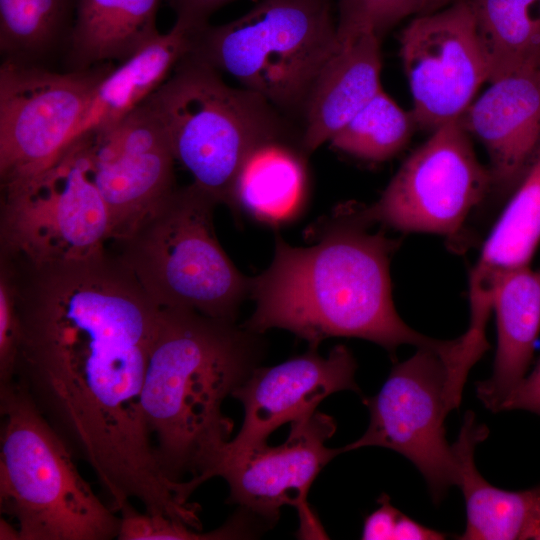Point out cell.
I'll list each match as a JSON object with an SVG mask.
<instances>
[{
  "label": "cell",
  "instance_id": "6da1fadb",
  "mask_svg": "<svg viewBox=\"0 0 540 540\" xmlns=\"http://www.w3.org/2000/svg\"><path fill=\"white\" fill-rule=\"evenodd\" d=\"M15 380L120 512L194 525L198 505L163 473L141 403L159 307L117 259L98 256L33 269L16 287Z\"/></svg>",
  "mask_w": 540,
  "mask_h": 540
},
{
  "label": "cell",
  "instance_id": "7a4b0ae2",
  "mask_svg": "<svg viewBox=\"0 0 540 540\" xmlns=\"http://www.w3.org/2000/svg\"><path fill=\"white\" fill-rule=\"evenodd\" d=\"M365 229L336 216L315 245L296 247L276 236L270 266L250 278L255 310L243 326L257 334L285 329L314 349L330 337L365 339L391 353L410 344L432 349L450 363L458 339L425 336L395 309L390 258L399 242Z\"/></svg>",
  "mask_w": 540,
  "mask_h": 540
},
{
  "label": "cell",
  "instance_id": "3957f363",
  "mask_svg": "<svg viewBox=\"0 0 540 540\" xmlns=\"http://www.w3.org/2000/svg\"><path fill=\"white\" fill-rule=\"evenodd\" d=\"M235 321L159 308L141 403L165 476L190 494L210 479L230 441L225 398L257 367L262 342Z\"/></svg>",
  "mask_w": 540,
  "mask_h": 540
},
{
  "label": "cell",
  "instance_id": "277c9868",
  "mask_svg": "<svg viewBox=\"0 0 540 540\" xmlns=\"http://www.w3.org/2000/svg\"><path fill=\"white\" fill-rule=\"evenodd\" d=\"M0 413V508L16 520L19 540L117 538L121 517L15 379L0 384Z\"/></svg>",
  "mask_w": 540,
  "mask_h": 540
},
{
  "label": "cell",
  "instance_id": "5b68a950",
  "mask_svg": "<svg viewBox=\"0 0 540 540\" xmlns=\"http://www.w3.org/2000/svg\"><path fill=\"white\" fill-rule=\"evenodd\" d=\"M163 128L175 160L193 184L230 205L236 176L260 144L280 139L273 106L227 85L219 71L189 53L143 102Z\"/></svg>",
  "mask_w": 540,
  "mask_h": 540
},
{
  "label": "cell",
  "instance_id": "8992f818",
  "mask_svg": "<svg viewBox=\"0 0 540 540\" xmlns=\"http://www.w3.org/2000/svg\"><path fill=\"white\" fill-rule=\"evenodd\" d=\"M218 203L193 183L175 188L123 241L118 254L159 308L235 321L250 278L233 264L213 227Z\"/></svg>",
  "mask_w": 540,
  "mask_h": 540
},
{
  "label": "cell",
  "instance_id": "52a82bcc",
  "mask_svg": "<svg viewBox=\"0 0 540 540\" xmlns=\"http://www.w3.org/2000/svg\"><path fill=\"white\" fill-rule=\"evenodd\" d=\"M337 42L331 0H261L231 22L199 29L190 53L272 106L304 110Z\"/></svg>",
  "mask_w": 540,
  "mask_h": 540
},
{
  "label": "cell",
  "instance_id": "ba28073f",
  "mask_svg": "<svg viewBox=\"0 0 540 540\" xmlns=\"http://www.w3.org/2000/svg\"><path fill=\"white\" fill-rule=\"evenodd\" d=\"M1 254L34 265L105 250L111 224L78 135L38 172L1 183Z\"/></svg>",
  "mask_w": 540,
  "mask_h": 540
},
{
  "label": "cell",
  "instance_id": "9c48e42d",
  "mask_svg": "<svg viewBox=\"0 0 540 540\" xmlns=\"http://www.w3.org/2000/svg\"><path fill=\"white\" fill-rule=\"evenodd\" d=\"M493 186L460 120L432 131L403 162L374 203L344 209L340 217L362 227L380 223L404 233H430L463 250L465 225Z\"/></svg>",
  "mask_w": 540,
  "mask_h": 540
},
{
  "label": "cell",
  "instance_id": "30bf717a",
  "mask_svg": "<svg viewBox=\"0 0 540 540\" xmlns=\"http://www.w3.org/2000/svg\"><path fill=\"white\" fill-rule=\"evenodd\" d=\"M111 69L95 65L60 73L43 65L2 61L1 183L43 169L78 136L95 91Z\"/></svg>",
  "mask_w": 540,
  "mask_h": 540
},
{
  "label": "cell",
  "instance_id": "8fae6325",
  "mask_svg": "<svg viewBox=\"0 0 540 540\" xmlns=\"http://www.w3.org/2000/svg\"><path fill=\"white\" fill-rule=\"evenodd\" d=\"M447 365L429 348L391 370L380 391L363 398L370 413L366 432L342 452L369 446L396 451L410 460L439 502L457 485L459 473L452 445L445 437Z\"/></svg>",
  "mask_w": 540,
  "mask_h": 540
},
{
  "label": "cell",
  "instance_id": "7c38bea8",
  "mask_svg": "<svg viewBox=\"0 0 540 540\" xmlns=\"http://www.w3.org/2000/svg\"><path fill=\"white\" fill-rule=\"evenodd\" d=\"M400 56L413 99L416 126L435 130L459 119L489 82L472 7L455 0L420 14L400 35Z\"/></svg>",
  "mask_w": 540,
  "mask_h": 540
},
{
  "label": "cell",
  "instance_id": "4fadbf2b",
  "mask_svg": "<svg viewBox=\"0 0 540 540\" xmlns=\"http://www.w3.org/2000/svg\"><path fill=\"white\" fill-rule=\"evenodd\" d=\"M335 430L331 416L315 411L292 422L288 438L279 446L236 449L227 443L210 478L225 479L228 501L267 524L277 521L282 506H294L300 518V534L319 538L324 531L308 505L307 495L322 468L343 453L342 448L326 446Z\"/></svg>",
  "mask_w": 540,
  "mask_h": 540
},
{
  "label": "cell",
  "instance_id": "5bb4252c",
  "mask_svg": "<svg viewBox=\"0 0 540 540\" xmlns=\"http://www.w3.org/2000/svg\"><path fill=\"white\" fill-rule=\"evenodd\" d=\"M80 135L109 213L110 240L119 243L176 188L175 158L163 128L143 103L113 125Z\"/></svg>",
  "mask_w": 540,
  "mask_h": 540
},
{
  "label": "cell",
  "instance_id": "9a60e30c",
  "mask_svg": "<svg viewBox=\"0 0 540 540\" xmlns=\"http://www.w3.org/2000/svg\"><path fill=\"white\" fill-rule=\"evenodd\" d=\"M356 367L344 345L335 346L326 357L310 348L281 364L256 367L231 394L242 403L244 419L229 446L245 449L265 445L275 429L314 413L330 394L343 390L359 393Z\"/></svg>",
  "mask_w": 540,
  "mask_h": 540
},
{
  "label": "cell",
  "instance_id": "2e32d148",
  "mask_svg": "<svg viewBox=\"0 0 540 540\" xmlns=\"http://www.w3.org/2000/svg\"><path fill=\"white\" fill-rule=\"evenodd\" d=\"M459 118L485 147L493 186L516 188L540 151V69L499 77Z\"/></svg>",
  "mask_w": 540,
  "mask_h": 540
},
{
  "label": "cell",
  "instance_id": "e0dca14e",
  "mask_svg": "<svg viewBox=\"0 0 540 540\" xmlns=\"http://www.w3.org/2000/svg\"><path fill=\"white\" fill-rule=\"evenodd\" d=\"M337 38L304 108L302 147L308 153L329 141L382 89L380 38L367 29Z\"/></svg>",
  "mask_w": 540,
  "mask_h": 540
},
{
  "label": "cell",
  "instance_id": "ac0fdd59",
  "mask_svg": "<svg viewBox=\"0 0 540 540\" xmlns=\"http://www.w3.org/2000/svg\"><path fill=\"white\" fill-rule=\"evenodd\" d=\"M540 243V151L485 240L469 277V328L486 331L498 277L529 266Z\"/></svg>",
  "mask_w": 540,
  "mask_h": 540
},
{
  "label": "cell",
  "instance_id": "d6986e66",
  "mask_svg": "<svg viewBox=\"0 0 540 540\" xmlns=\"http://www.w3.org/2000/svg\"><path fill=\"white\" fill-rule=\"evenodd\" d=\"M497 349L492 376L476 384L478 398L493 412L525 377L540 334V269L501 274L495 285Z\"/></svg>",
  "mask_w": 540,
  "mask_h": 540
},
{
  "label": "cell",
  "instance_id": "ffe728a7",
  "mask_svg": "<svg viewBox=\"0 0 540 540\" xmlns=\"http://www.w3.org/2000/svg\"><path fill=\"white\" fill-rule=\"evenodd\" d=\"M488 434V428L477 424L474 413L467 411L458 438L452 445L458 466V486L467 510V525L460 539H528L540 504V488L507 491L482 477L475 466L474 451Z\"/></svg>",
  "mask_w": 540,
  "mask_h": 540
},
{
  "label": "cell",
  "instance_id": "44dd1931",
  "mask_svg": "<svg viewBox=\"0 0 540 540\" xmlns=\"http://www.w3.org/2000/svg\"><path fill=\"white\" fill-rule=\"evenodd\" d=\"M160 0H78L66 48L70 70L123 62L160 35Z\"/></svg>",
  "mask_w": 540,
  "mask_h": 540
},
{
  "label": "cell",
  "instance_id": "7402d4cb",
  "mask_svg": "<svg viewBox=\"0 0 540 540\" xmlns=\"http://www.w3.org/2000/svg\"><path fill=\"white\" fill-rule=\"evenodd\" d=\"M197 30L175 21L167 33L111 69L99 83L78 135L111 126L139 106L192 51Z\"/></svg>",
  "mask_w": 540,
  "mask_h": 540
},
{
  "label": "cell",
  "instance_id": "603a6c76",
  "mask_svg": "<svg viewBox=\"0 0 540 540\" xmlns=\"http://www.w3.org/2000/svg\"><path fill=\"white\" fill-rule=\"evenodd\" d=\"M308 192L305 163L280 139L257 146L243 162L230 207L260 223L280 225L301 213Z\"/></svg>",
  "mask_w": 540,
  "mask_h": 540
},
{
  "label": "cell",
  "instance_id": "cb8c5ba5",
  "mask_svg": "<svg viewBox=\"0 0 540 540\" xmlns=\"http://www.w3.org/2000/svg\"><path fill=\"white\" fill-rule=\"evenodd\" d=\"M489 66V82L540 69V0H468Z\"/></svg>",
  "mask_w": 540,
  "mask_h": 540
},
{
  "label": "cell",
  "instance_id": "d4e9b609",
  "mask_svg": "<svg viewBox=\"0 0 540 540\" xmlns=\"http://www.w3.org/2000/svg\"><path fill=\"white\" fill-rule=\"evenodd\" d=\"M78 0H0L2 61L42 65L67 48Z\"/></svg>",
  "mask_w": 540,
  "mask_h": 540
},
{
  "label": "cell",
  "instance_id": "484cf974",
  "mask_svg": "<svg viewBox=\"0 0 540 540\" xmlns=\"http://www.w3.org/2000/svg\"><path fill=\"white\" fill-rule=\"evenodd\" d=\"M416 123L383 89L329 140L336 149L369 161H384L408 143Z\"/></svg>",
  "mask_w": 540,
  "mask_h": 540
},
{
  "label": "cell",
  "instance_id": "4316f807",
  "mask_svg": "<svg viewBox=\"0 0 540 540\" xmlns=\"http://www.w3.org/2000/svg\"><path fill=\"white\" fill-rule=\"evenodd\" d=\"M119 540H199L224 539L244 535V518L239 514L223 527L208 533L162 514L140 513L131 504L120 512Z\"/></svg>",
  "mask_w": 540,
  "mask_h": 540
},
{
  "label": "cell",
  "instance_id": "83f0119b",
  "mask_svg": "<svg viewBox=\"0 0 540 540\" xmlns=\"http://www.w3.org/2000/svg\"><path fill=\"white\" fill-rule=\"evenodd\" d=\"M422 0H339L337 34L367 29L379 38L400 20L419 14Z\"/></svg>",
  "mask_w": 540,
  "mask_h": 540
},
{
  "label": "cell",
  "instance_id": "f1b7e54d",
  "mask_svg": "<svg viewBox=\"0 0 540 540\" xmlns=\"http://www.w3.org/2000/svg\"><path fill=\"white\" fill-rule=\"evenodd\" d=\"M19 342L15 284L8 263L0 258V384L15 378Z\"/></svg>",
  "mask_w": 540,
  "mask_h": 540
},
{
  "label": "cell",
  "instance_id": "f546056e",
  "mask_svg": "<svg viewBox=\"0 0 540 540\" xmlns=\"http://www.w3.org/2000/svg\"><path fill=\"white\" fill-rule=\"evenodd\" d=\"M378 502L379 508L369 514L362 531V539L366 540H393L397 520L401 514L390 502V498L383 494Z\"/></svg>",
  "mask_w": 540,
  "mask_h": 540
},
{
  "label": "cell",
  "instance_id": "4dcf8cb0",
  "mask_svg": "<svg viewBox=\"0 0 540 540\" xmlns=\"http://www.w3.org/2000/svg\"><path fill=\"white\" fill-rule=\"evenodd\" d=\"M526 410L540 416V360L504 400L501 410Z\"/></svg>",
  "mask_w": 540,
  "mask_h": 540
},
{
  "label": "cell",
  "instance_id": "1f68e13d",
  "mask_svg": "<svg viewBox=\"0 0 540 540\" xmlns=\"http://www.w3.org/2000/svg\"><path fill=\"white\" fill-rule=\"evenodd\" d=\"M235 0H169L176 14V21L191 28L200 29L208 24V18L220 7Z\"/></svg>",
  "mask_w": 540,
  "mask_h": 540
},
{
  "label": "cell",
  "instance_id": "d6a6232c",
  "mask_svg": "<svg viewBox=\"0 0 540 540\" xmlns=\"http://www.w3.org/2000/svg\"><path fill=\"white\" fill-rule=\"evenodd\" d=\"M446 535L426 527L410 517L400 514L393 534V540H441Z\"/></svg>",
  "mask_w": 540,
  "mask_h": 540
},
{
  "label": "cell",
  "instance_id": "836d02e7",
  "mask_svg": "<svg viewBox=\"0 0 540 540\" xmlns=\"http://www.w3.org/2000/svg\"><path fill=\"white\" fill-rule=\"evenodd\" d=\"M455 0H422L420 14L431 13L451 4Z\"/></svg>",
  "mask_w": 540,
  "mask_h": 540
},
{
  "label": "cell",
  "instance_id": "e575fe53",
  "mask_svg": "<svg viewBox=\"0 0 540 540\" xmlns=\"http://www.w3.org/2000/svg\"><path fill=\"white\" fill-rule=\"evenodd\" d=\"M1 533H0V539H18L19 540V534L18 529H12L11 525L8 524L6 521L1 519Z\"/></svg>",
  "mask_w": 540,
  "mask_h": 540
},
{
  "label": "cell",
  "instance_id": "d590c367",
  "mask_svg": "<svg viewBox=\"0 0 540 540\" xmlns=\"http://www.w3.org/2000/svg\"><path fill=\"white\" fill-rule=\"evenodd\" d=\"M528 539L540 540V504L530 527Z\"/></svg>",
  "mask_w": 540,
  "mask_h": 540
}]
</instances>
